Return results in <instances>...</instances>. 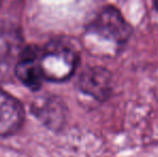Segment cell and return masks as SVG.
<instances>
[{
  "instance_id": "6da1fadb",
  "label": "cell",
  "mask_w": 158,
  "mask_h": 157,
  "mask_svg": "<svg viewBox=\"0 0 158 157\" xmlns=\"http://www.w3.org/2000/svg\"><path fill=\"white\" fill-rule=\"evenodd\" d=\"M79 53L69 44L52 42L40 50L39 65L43 79L64 82L75 73L79 66Z\"/></svg>"
},
{
  "instance_id": "7a4b0ae2",
  "label": "cell",
  "mask_w": 158,
  "mask_h": 157,
  "mask_svg": "<svg viewBox=\"0 0 158 157\" xmlns=\"http://www.w3.org/2000/svg\"><path fill=\"white\" fill-rule=\"evenodd\" d=\"M88 31L117 45L125 44L131 36L130 24L125 19L121 11L113 6L101 9L87 27Z\"/></svg>"
},
{
  "instance_id": "3957f363",
  "label": "cell",
  "mask_w": 158,
  "mask_h": 157,
  "mask_svg": "<svg viewBox=\"0 0 158 157\" xmlns=\"http://www.w3.org/2000/svg\"><path fill=\"white\" fill-rule=\"evenodd\" d=\"M79 87L96 100L106 101L113 93L112 73L100 66L86 67L79 76Z\"/></svg>"
},
{
  "instance_id": "277c9868",
  "label": "cell",
  "mask_w": 158,
  "mask_h": 157,
  "mask_svg": "<svg viewBox=\"0 0 158 157\" xmlns=\"http://www.w3.org/2000/svg\"><path fill=\"white\" fill-rule=\"evenodd\" d=\"M39 53L37 46H28L21 52L15 66L14 76L31 90L39 89L44 80L39 65Z\"/></svg>"
},
{
  "instance_id": "5b68a950",
  "label": "cell",
  "mask_w": 158,
  "mask_h": 157,
  "mask_svg": "<svg viewBox=\"0 0 158 157\" xmlns=\"http://www.w3.org/2000/svg\"><path fill=\"white\" fill-rule=\"evenodd\" d=\"M25 111L22 103L10 94L0 89V136L14 134L22 127Z\"/></svg>"
},
{
  "instance_id": "8992f818",
  "label": "cell",
  "mask_w": 158,
  "mask_h": 157,
  "mask_svg": "<svg viewBox=\"0 0 158 157\" xmlns=\"http://www.w3.org/2000/svg\"><path fill=\"white\" fill-rule=\"evenodd\" d=\"M21 52L19 36L9 30L0 29V84L14 74Z\"/></svg>"
},
{
  "instance_id": "52a82bcc",
  "label": "cell",
  "mask_w": 158,
  "mask_h": 157,
  "mask_svg": "<svg viewBox=\"0 0 158 157\" xmlns=\"http://www.w3.org/2000/svg\"><path fill=\"white\" fill-rule=\"evenodd\" d=\"M31 110L33 114L51 129H60L66 122L67 108L63 101L55 96L40 98L32 105Z\"/></svg>"
},
{
  "instance_id": "ba28073f",
  "label": "cell",
  "mask_w": 158,
  "mask_h": 157,
  "mask_svg": "<svg viewBox=\"0 0 158 157\" xmlns=\"http://www.w3.org/2000/svg\"><path fill=\"white\" fill-rule=\"evenodd\" d=\"M153 6H154L155 10L158 13V0H153Z\"/></svg>"
},
{
  "instance_id": "9c48e42d",
  "label": "cell",
  "mask_w": 158,
  "mask_h": 157,
  "mask_svg": "<svg viewBox=\"0 0 158 157\" xmlns=\"http://www.w3.org/2000/svg\"><path fill=\"white\" fill-rule=\"evenodd\" d=\"M1 2H2V0H0V6H1Z\"/></svg>"
}]
</instances>
